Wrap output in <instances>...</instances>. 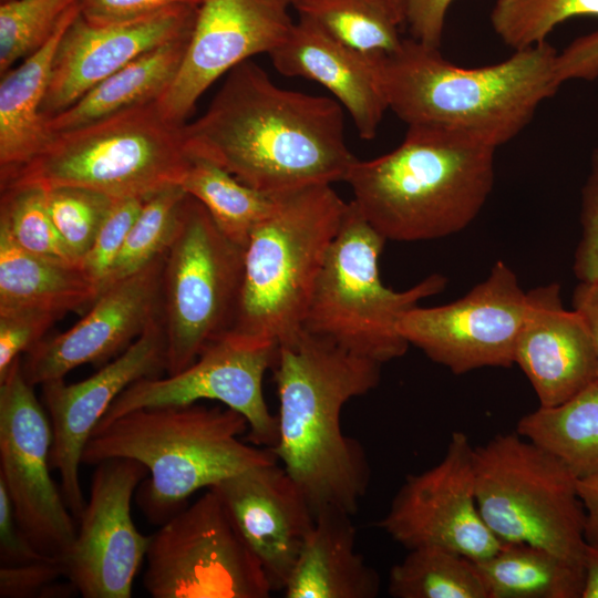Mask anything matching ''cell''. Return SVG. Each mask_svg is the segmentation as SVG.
Here are the masks:
<instances>
[{
    "label": "cell",
    "instance_id": "cell-1",
    "mask_svg": "<svg viewBox=\"0 0 598 598\" xmlns=\"http://www.w3.org/2000/svg\"><path fill=\"white\" fill-rule=\"evenodd\" d=\"M183 133L189 156L271 196L344 182L358 159L336 100L282 89L252 60L227 73L207 110Z\"/></svg>",
    "mask_w": 598,
    "mask_h": 598
},
{
    "label": "cell",
    "instance_id": "cell-2",
    "mask_svg": "<svg viewBox=\"0 0 598 598\" xmlns=\"http://www.w3.org/2000/svg\"><path fill=\"white\" fill-rule=\"evenodd\" d=\"M381 367L303 329L278 346V436L270 450L315 516L327 507L354 515L369 488L368 457L343 433L341 412L379 384Z\"/></svg>",
    "mask_w": 598,
    "mask_h": 598
},
{
    "label": "cell",
    "instance_id": "cell-3",
    "mask_svg": "<svg viewBox=\"0 0 598 598\" xmlns=\"http://www.w3.org/2000/svg\"><path fill=\"white\" fill-rule=\"evenodd\" d=\"M557 54L545 41L492 65L462 68L411 38L380 58L379 75L388 110L408 126H439L497 148L558 91Z\"/></svg>",
    "mask_w": 598,
    "mask_h": 598
},
{
    "label": "cell",
    "instance_id": "cell-4",
    "mask_svg": "<svg viewBox=\"0 0 598 598\" xmlns=\"http://www.w3.org/2000/svg\"><path fill=\"white\" fill-rule=\"evenodd\" d=\"M496 147L456 131L411 125L393 151L351 166L353 203L385 240L443 238L466 228L495 179Z\"/></svg>",
    "mask_w": 598,
    "mask_h": 598
},
{
    "label": "cell",
    "instance_id": "cell-5",
    "mask_svg": "<svg viewBox=\"0 0 598 598\" xmlns=\"http://www.w3.org/2000/svg\"><path fill=\"white\" fill-rule=\"evenodd\" d=\"M245 416L230 408L199 403L130 411L95 427L82 463L133 458L148 471L136 503L153 524L162 525L202 488L259 465L278 462L274 452L243 442Z\"/></svg>",
    "mask_w": 598,
    "mask_h": 598
},
{
    "label": "cell",
    "instance_id": "cell-6",
    "mask_svg": "<svg viewBox=\"0 0 598 598\" xmlns=\"http://www.w3.org/2000/svg\"><path fill=\"white\" fill-rule=\"evenodd\" d=\"M347 203L331 185L278 196L244 248L231 336L280 344L297 336Z\"/></svg>",
    "mask_w": 598,
    "mask_h": 598
},
{
    "label": "cell",
    "instance_id": "cell-7",
    "mask_svg": "<svg viewBox=\"0 0 598 598\" xmlns=\"http://www.w3.org/2000/svg\"><path fill=\"white\" fill-rule=\"evenodd\" d=\"M184 125L168 121L155 101L51 134L32 159L0 178V187L79 186L147 199L181 185L189 167Z\"/></svg>",
    "mask_w": 598,
    "mask_h": 598
},
{
    "label": "cell",
    "instance_id": "cell-8",
    "mask_svg": "<svg viewBox=\"0 0 598 598\" xmlns=\"http://www.w3.org/2000/svg\"><path fill=\"white\" fill-rule=\"evenodd\" d=\"M385 241L353 200L347 203L302 326L381 364L402 357L410 346L398 331L402 316L446 285L445 277L434 274L404 291L385 287L379 269Z\"/></svg>",
    "mask_w": 598,
    "mask_h": 598
},
{
    "label": "cell",
    "instance_id": "cell-9",
    "mask_svg": "<svg viewBox=\"0 0 598 598\" xmlns=\"http://www.w3.org/2000/svg\"><path fill=\"white\" fill-rule=\"evenodd\" d=\"M480 513L502 543H523L582 564L586 514L576 475L517 432L474 447Z\"/></svg>",
    "mask_w": 598,
    "mask_h": 598
},
{
    "label": "cell",
    "instance_id": "cell-10",
    "mask_svg": "<svg viewBox=\"0 0 598 598\" xmlns=\"http://www.w3.org/2000/svg\"><path fill=\"white\" fill-rule=\"evenodd\" d=\"M243 272L244 248L228 239L207 209L187 194L162 275L167 374L186 369L230 329Z\"/></svg>",
    "mask_w": 598,
    "mask_h": 598
},
{
    "label": "cell",
    "instance_id": "cell-11",
    "mask_svg": "<svg viewBox=\"0 0 598 598\" xmlns=\"http://www.w3.org/2000/svg\"><path fill=\"white\" fill-rule=\"evenodd\" d=\"M145 560L143 587L153 598H267L274 591L213 488L150 535Z\"/></svg>",
    "mask_w": 598,
    "mask_h": 598
},
{
    "label": "cell",
    "instance_id": "cell-12",
    "mask_svg": "<svg viewBox=\"0 0 598 598\" xmlns=\"http://www.w3.org/2000/svg\"><path fill=\"white\" fill-rule=\"evenodd\" d=\"M52 441L50 419L24 377L20 357L0 379V482L32 546L63 560L78 522L50 474Z\"/></svg>",
    "mask_w": 598,
    "mask_h": 598
},
{
    "label": "cell",
    "instance_id": "cell-13",
    "mask_svg": "<svg viewBox=\"0 0 598 598\" xmlns=\"http://www.w3.org/2000/svg\"><path fill=\"white\" fill-rule=\"evenodd\" d=\"M527 293L516 274L496 261L486 279L451 303L416 306L399 321L403 339L455 374L515 363Z\"/></svg>",
    "mask_w": 598,
    "mask_h": 598
},
{
    "label": "cell",
    "instance_id": "cell-14",
    "mask_svg": "<svg viewBox=\"0 0 598 598\" xmlns=\"http://www.w3.org/2000/svg\"><path fill=\"white\" fill-rule=\"evenodd\" d=\"M277 354L278 344L225 333L208 343L186 369L166 378H143L128 385L96 427L137 409L214 400L246 417L250 443L271 448L277 442L278 424L265 400L262 382Z\"/></svg>",
    "mask_w": 598,
    "mask_h": 598
},
{
    "label": "cell",
    "instance_id": "cell-15",
    "mask_svg": "<svg viewBox=\"0 0 598 598\" xmlns=\"http://www.w3.org/2000/svg\"><path fill=\"white\" fill-rule=\"evenodd\" d=\"M379 527L408 549L436 546L474 561L499 549L477 506L474 447L465 433H452L436 465L406 476Z\"/></svg>",
    "mask_w": 598,
    "mask_h": 598
},
{
    "label": "cell",
    "instance_id": "cell-16",
    "mask_svg": "<svg viewBox=\"0 0 598 598\" xmlns=\"http://www.w3.org/2000/svg\"><path fill=\"white\" fill-rule=\"evenodd\" d=\"M90 495L64 557V576L84 598H130L150 536L136 528L131 502L147 468L133 458L95 465Z\"/></svg>",
    "mask_w": 598,
    "mask_h": 598
},
{
    "label": "cell",
    "instance_id": "cell-17",
    "mask_svg": "<svg viewBox=\"0 0 598 598\" xmlns=\"http://www.w3.org/2000/svg\"><path fill=\"white\" fill-rule=\"evenodd\" d=\"M289 0H204L173 82L156 101L171 122L185 124L199 96L223 74L289 34Z\"/></svg>",
    "mask_w": 598,
    "mask_h": 598
},
{
    "label": "cell",
    "instance_id": "cell-18",
    "mask_svg": "<svg viewBox=\"0 0 598 598\" xmlns=\"http://www.w3.org/2000/svg\"><path fill=\"white\" fill-rule=\"evenodd\" d=\"M166 371V339L161 316L114 360L75 383L64 379L42 384V398L52 426L50 463L61 478V493L76 519L85 507L79 468L93 431L114 400L132 383Z\"/></svg>",
    "mask_w": 598,
    "mask_h": 598
},
{
    "label": "cell",
    "instance_id": "cell-19",
    "mask_svg": "<svg viewBox=\"0 0 598 598\" xmlns=\"http://www.w3.org/2000/svg\"><path fill=\"white\" fill-rule=\"evenodd\" d=\"M165 255L102 289L73 327L32 347L22 358L28 382L35 386L63 379L80 365L106 364L125 351L161 316Z\"/></svg>",
    "mask_w": 598,
    "mask_h": 598
},
{
    "label": "cell",
    "instance_id": "cell-20",
    "mask_svg": "<svg viewBox=\"0 0 598 598\" xmlns=\"http://www.w3.org/2000/svg\"><path fill=\"white\" fill-rule=\"evenodd\" d=\"M199 6L177 4L134 20L94 25L79 13L54 53L41 112L61 113L147 51L193 32Z\"/></svg>",
    "mask_w": 598,
    "mask_h": 598
},
{
    "label": "cell",
    "instance_id": "cell-21",
    "mask_svg": "<svg viewBox=\"0 0 598 598\" xmlns=\"http://www.w3.org/2000/svg\"><path fill=\"white\" fill-rule=\"evenodd\" d=\"M210 488L258 558L274 591L282 590L315 524V512L302 491L278 462L248 468Z\"/></svg>",
    "mask_w": 598,
    "mask_h": 598
},
{
    "label": "cell",
    "instance_id": "cell-22",
    "mask_svg": "<svg viewBox=\"0 0 598 598\" xmlns=\"http://www.w3.org/2000/svg\"><path fill=\"white\" fill-rule=\"evenodd\" d=\"M526 293L515 363L530 382L539 406H555L598 382L595 343L584 318L564 308L557 282Z\"/></svg>",
    "mask_w": 598,
    "mask_h": 598
},
{
    "label": "cell",
    "instance_id": "cell-23",
    "mask_svg": "<svg viewBox=\"0 0 598 598\" xmlns=\"http://www.w3.org/2000/svg\"><path fill=\"white\" fill-rule=\"evenodd\" d=\"M268 55L282 75L324 86L349 113L359 136L374 138L388 110L379 75L381 56L344 44L305 18L293 23L287 38Z\"/></svg>",
    "mask_w": 598,
    "mask_h": 598
},
{
    "label": "cell",
    "instance_id": "cell-24",
    "mask_svg": "<svg viewBox=\"0 0 598 598\" xmlns=\"http://www.w3.org/2000/svg\"><path fill=\"white\" fill-rule=\"evenodd\" d=\"M351 515L327 507L316 513L282 589L286 598H374L381 580L355 550Z\"/></svg>",
    "mask_w": 598,
    "mask_h": 598
},
{
    "label": "cell",
    "instance_id": "cell-25",
    "mask_svg": "<svg viewBox=\"0 0 598 598\" xmlns=\"http://www.w3.org/2000/svg\"><path fill=\"white\" fill-rule=\"evenodd\" d=\"M81 2V1H80ZM80 2L62 19L49 41L0 81V178L32 159L51 134L41 112L54 53L69 24L80 13Z\"/></svg>",
    "mask_w": 598,
    "mask_h": 598
},
{
    "label": "cell",
    "instance_id": "cell-26",
    "mask_svg": "<svg viewBox=\"0 0 598 598\" xmlns=\"http://www.w3.org/2000/svg\"><path fill=\"white\" fill-rule=\"evenodd\" d=\"M192 33L154 48L47 120L50 134L73 130L157 101L178 72Z\"/></svg>",
    "mask_w": 598,
    "mask_h": 598
},
{
    "label": "cell",
    "instance_id": "cell-27",
    "mask_svg": "<svg viewBox=\"0 0 598 598\" xmlns=\"http://www.w3.org/2000/svg\"><path fill=\"white\" fill-rule=\"evenodd\" d=\"M99 293L79 266L28 252L0 229V310L34 309L63 316L92 303Z\"/></svg>",
    "mask_w": 598,
    "mask_h": 598
},
{
    "label": "cell",
    "instance_id": "cell-28",
    "mask_svg": "<svg viewBox=\"0 0 598 598\" xmlns=\"http://www.w3.org/2000/svg\"><path fill=\"white\" fill-rule=\"evenodd\" d=\"M487 598H581L585 566L550 550L503 543L474 561Z\"/></svg>",
    "mask_w": 598,
    "mask_h": 598
},
{
    "label": "cell",
    "instance_id": "cell-29",
    "mask_svg": "<svg viewBox=\"0 0 598 598\" xmlns=\"http://www.w3.org/2000/svg\"><path fill=\"white\" fill-rule=\"evenodd\" d=\"M516 432L556 456L577 478L598 473V382L558 405L525 414Z\"/></svg>",
    "mask_w": 598,
    "mask_h": 598
},
{
    "label": "cell",
    "instance_id": "cell-30",
    "mask_svg": "<svg viewBox=\"0 0 598 598\" xmlns=\"http://www.w3.org/2000/svg\"><path fill=\"white\" fill-rule=\"evenodd\" d=\"M190 158L182 188L207 209L228 239L245 248L255 227L274 209L278 196L244 184L207 159Z\"/></svg>",
    "mask_w": 598,
    "mask_h": 598
},
{
    "label": "cell",
    "instance_id": "cell-31",
    "mask_svg": "<svg viewBox=\"0 0 598 598\" xmlns=\"http://www.w3.org/2000/svg\"><path fill=\"white\" fill-rule=\"evenodd\" d=\"M300 18L363 53L382 56L402 43V21L381 0H289Z\"/></svg>",
    "mask_w": 598,
    "mask_h": 598
},
{
    "label": "cell",
    "instance_id": "cell-32",
    "mask_svg": "<svg viewBox=\"0 0 598 598\" xmlns=\"http://www.w3.org/2000/svg\"><path fill=\"white\" fill-rule=\"evenodd\" d=\"M388 591L394 598H487L474 560L422 546L392 566Z\"/></svg>",
    "mask_w": 598,
    "mask_h": 598
},
{
    "label": "cell",
    "instance_id": "cell-33",
    "mask_svg": "<svg viewBox=\"0 0 598 598\" xmlns=\"http://www.w3.org/2000/svg\"><path fill=\"white\" fill-rule=\"evenodd\" d=\"M186 196L181 185H172L145 200L101 290L143 269L168 250Z\"/></svg>",
    "mask_w": 598,
    "mask_h": 598
},
{
    "label": "cell",
    "instance_id": "cell-34",
    "mask_svg": "<svg viewBox=\"0 0 598 598\" xmlns=\"http://www.w3.org/2000/svg\"><path fill=\"white\" fill-rule=\"evenodd\" d=\"M0 229L28 252L79 266L49 214L45 189L40 186L1 188Z\"/></svg>",
    "mask_w": 598,
    "mask_h": 598
},
{
    "label": "cell",
    "instance_id": "cell-35",
    "mask_svg": "<svg viewBox=\"0 0 598 598\" xmlns=\"http://www.w3.org/2000/svg\"><path fill=\"white\" fill-rule=\"evenodd\" d=\"M578 16L598 17V0H496L491 24L515 51L545 42L556 25Z\"/></svg>",
    "mask_w": 598,
    "mask_h": 598
},
{
    "label": "cell",
    "instance_id": "cell-36",
    "mask_svg": "<svg viewBox=\"0 0 598 598\" xmlns=\"http://www.w3.org/2000/svg\"><path fill=\"white\" fill-rule=\"evenodd\" d=\"M81 0H7L0 6V75L42 48Z\"/></svg>",
    "mask_w": 598,
    "mask_h": 598
},
{
    "label": "cell",
    "instance_id": "cell-37",
    "mask_svg": "<svg viewBox=\"0 0 598 598\" xmlns=\"http://www.w3.org/2000/svg\"><path fill=\"white\" fill-rule=\"evenodd\" d=\"M45 199L56 229L80 266L115 197L85 187L56 186L45 189Z\"/></svg>",
    "mask_w": 598,
    "mask_h": 598
},
{
    "label": "cell",
    "instance_id": "cell-38",
    "mask_svg": "<svg viewBox=\"0 0 598 598\" xmlns=\"http://www.w3.org/2000/svg\"><path fill=\"white\" fill-rule=\"evenodd\" d=\"M145 200L138 197L115 198L93 246L82 258L80 268L100 291Z\"/></svg>",
    "mask_w": 598,
    "mask_h": 598
},
{
    "label": "cell",
    "instance_id": "cell-39",
    "mask_svg": "<svg viewBox=\"0 0 598 598\" xmlns=\"http://www.w3.org/2000/svg\"><path fill=\"white\" fill-rule=\"evenodd\" d=\"M62 316L43 310H0V379L22 353L40 342Z\"/></svg>",
    "mask_w": 598,
    "mask_h": 598
},
{
    "label": "cell",
    "instance_id": "cell-40",
    "mask_svg": "<svg viewBox=\"0 0 598 598\" xmlns=\"http://www.w3.org/2000/svg\"><path fill=\"white\" fill-rule=\"evenodd\" d=\"M580 237L573 271L578 281L598 280V148L590 157V168L580 198Z\"/></svg>",
    "mask_w": 598,
    "mask_h": 598
},
{
    "label": "cell",
    "instance_id": "cell-41",
    "mask_svg": "<svg viewBox=\"0 0 598 598\" xmlns=\"http://www.w3.org/2000/svg\"><path fill=\"white\" fill-rule=\"evenodd\" d=\"M64 576L61 559L42 558L39 560L0 566V597L29 598L51 597L61 594L55 581Z\"/></svg>",
    "mask_w": 598,
    "mask_h": 598
},
{
    "label": "cell",
    "instance_id": "cell-42",
    "mask_svg": "<svg viewBox=\"0 0 598 598\" xmlns=\"http://www.w3.org/2000/svg\"><path fill=\"white\" fill-rule=\"evenodd\" d=\"M204 0H81L80 14L94 25L134 20L177 4L199 6Z\"/></svg>",
    "mask_w": 598,
    "mask_h": 598
},
{
    "label": "cell",
    "instance_id": "cell-43",
    "mask_svg": "<svg viewBox=\"0 0 598 598\" xmlns=\"http://www.w3.org/2000/svg\"><path fill=\"white\" fill-rule=\"evenodd\" d=\"M42 558L22 532L7 488L0 482V561L1 565H19ZM50 558V557H49Z\"/></svg>",
    "mask_w": 598,
    "mask_h": 598
},
{
    "label": "cell",
    "instance_id": "cell-44",
    "mask_svg": "<svg viewBox=\"0 0 598 598\" xmlns=\"http://www.w3.org/2000/svg\"><path fill=\"white\" fill-rule=\"evenodd\" d=\"M556 76L560 85L570 80L598 78V31L574 40L557 54Z\"/></svg>",
    "mask_w": 598,
    "mask_h": 598
},
{
    "label": "cell",
    "instance_id": "cell-45",
    "mask_svg": "<svg viewBox=\"0 0 598 598\" xmlns=\"http://www.w3.org/2000/svg\"><path fill=\"white\" fill-rule=\"evenodd\" d=\"M453 0H408L405 23L412 38L426 45L440 48L445 17Z\"/></svg>",
    "mask_w": 598,
    "mask_h": 598
},
{
    "label": "cell",
    "instance_id": "cell-46",
    "mask_svg": "<svg viewBox=\"0 0 598 598\" xmlns=\"http://www.w3.org/2000/svg\"><path fill=\"white\" fill-rule=\"evenodd\" d=\"M571 303L591 333L598 360V280L579 281L574 289Z\"/></svg>",
    "mask_w": 598,
    "mask_h": 598
},
{
    "label": "cell",
    "instance_id": "cell-47",
    "mask_svg": "<svg viewBox=\"0 0 598 598\" xmlns=\"http://www.w3.org/2000/svg\"><path fill=\"white\" fill-rule=\"evenodd\" d=\"M577 489L586 514V542L598 545V473L577 478Z\"/></svg>",
    "mask_w": 598,
    "mask_h": 598
},
{
    "label": "cell",
    "instance_id": "cell-48",
    "mask_svg": "<svg viewBox=\"0 0 598 598\" xmlns=\"http://www.w3.org/2000/svg\"><path fill=\"white\" fill-rule=\"evenodd\" d=\"M584 566L585 587L581 598H598V545L587 544Z\"/></svg>",
    "mask_w": 598,
    "mask_h": 598
},
{
    "label": "cell",
    "instance_id": "cell-49",
    "mask_svg": "<svg viewBox=\"0 0 598 598\" xmlns=\"http://www.w3.org/2000/svg\"><path fill=\"white\" fill-rule=\"evenodd\" d=\"M405 23V10L408 0H381Z\"/></svg>",
    "mask_w": 598,
    "mask_h": 598
},
{
    "label": "cell",
    "instance_id": "cell-50",
    "mask_svg": "<svg viewBox=\"0 0 598 598\" xmlns=\"http://www.w3.org/2000/svg\"><path fill=\"white\" fill-rule=\"evenodd\" d=\"M2 1H7V0H1V2H2Z\"/></svg>",
    "mask_w": 598,
    "mask_h": 598
}]
</instances>
